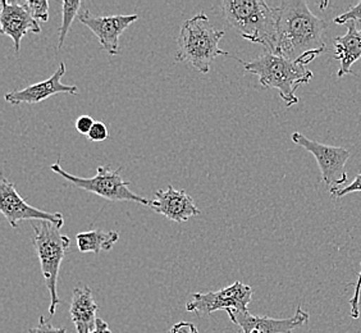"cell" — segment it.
<instances>
[{"label": "cell", "mask_w": 361, "mask_h": 333, "mask_svg": "<svg viewBox=\"0 0 361 333\" xmlns=\"http://www.w3.org/2000/svg\"><path fill=\"white\" fill-rule=\"evenodd\" d=\"M277 8L274 54L306 66L326 52V22L310 11L305 0H283Z\"/></svg>", "instance_id": "obj_1"}, {"label": "cell", "mask_w": 361, "mask_h": 333, "mask_svg": "<svg viewBox=\"0 0 361 333\" xmlns=\"http://www.w3.org/2000/svg\"><path fill=\"white\" fill-rule=\"evenodd\" d=\"M224 21L245 40L274 53L277 45L278 8L263 0H224L219 3Z\"/></svg>", "instance_id": "obj_2"}, {"label": "cell", "mask_w": 361, "mask_h": 333, "mask_svg": "<svg viewBox=\"0 0 361 333\" xmlns=\"http://www.w3.org/2000/svg\"><path fill=\"white\" fill-rule=\"evenodd\" d=\"M224 36L223 30L212 26L207 14H196L183 22L177 39L178 49L174 61L186 63L200 73H209L212 62L221 56H229L228 52L219 48V42Z\"/></svg>", "instance_id": "obj_3"}, {"label": "cell", "mask_w": 361, "mask_h": 333, "mask_svg": "<svg viewBox=\"0 0 361 333\" xmlns=\"http://www.w3.org/2000/svg\"><path fill=\"white\" fill-rule=\"evenodd\" d=\"M238 62H241L247 73L259 77V83L263 87L277 89L279 97L288 108L299 103V97L295 92L300 85L307 83L313 78V72L305 64L293 62L269 52L249 62L241 59H238Z\"/></svg>", "instance_id": "obj_4"}, {"label": "cell", "mask_w": 361, "mask_h": 333, "mask_svg": "<svg viewBox=\"0 0 361 333\" xmlns=\"http://www.w3.org/2000/svg\"><path fill=\"white\" fill-rule=\"evenodd\" d=\"M61 226L49 221H36L32 223L34 237L32 243L40 262L42 276L50 295L49 314L54 315L61 304L58 296V277L66 251L70 249L71 240L61 232Z\"/></svg>", "instance_id": "obj_5"}, {"label": "cell", "mask_w": 361, "mask_h": 333, "mask_svg": "<svg viewBox=\"0 0 361 333\" xmlns=\"http://www.w3.org/2000/svg\"><path fill=\"white\" fill-rule=\"evenodd\" d=\"M50 168L53 172H56L59 176H62L63 178L70 181L75 188H81L87 193H92V194L97 195L106 200L139 202L146 207H149V204H150L147 199L135 194L130 190L128 188L130 182L123 181V178L121 177L122 166H119L118 169H116V171H111L109 166H99L97 174L91 178H82V177H77L75 174L66 172L61 166V158H58L56 163Z\"/></svg>", "instance_id": "obj_6"}, {"label": "cell", "mask_w": 361, "mask_h": 333, "mask_svg": "<svg viewBox=\"0 0 361 333\" xmlns=\"http://www.w3.org/2000/svg\"><path fill=\"white\" fill-rule=\"evenodd\" d=\"M292 141L295 144L306 149L309 153L313 154L318 162L322 178L329 188L331 196L340 191L341 186L348 181L346 163L350 159L351 154L343 147L329 146L320 144L313 140L307 139L300 132L292 133Z\"/></svg>", "instance_id": "obj_7"}, {"label": "cell", "mask_w": 361, "mask_h": 333, "mask_svg": "<svg viewBox=\"0 0 361 333\" xmlns=\"http://www.w3.org/2000/svg\"><path fill=\"white\" fill-rule=\"evenodd\" d=\"M191 298L186 304V310L195 313L199 318L209 317L218 310L247 312V306L252 298V289L236 281L219 291L197 292Z\"/></svg>", "instance_id": "obj_8"}, {"label": "cell", "mask_w": 361, "mask_h": 333, "mask_svg": "<svg viewBox=\"0 0 361 333\" xmlns=\"http://www.w3.org/2000/svg\"><path fill=\"white\" fill-rule=\"evenodd\" d=\"M0 212L11 227L16 229L21 221H49L63 227L62 213H49L30 205L14 188L13 182L1 177L0 181Z\"/></svg>", "instance_id": "obj_9"}, {"label": "cell", "mask_w": 361, "mask_h": 333, "mask_svg": "<svg viewBox=\"0 0 361 333\" xmlns=\"http://www.w3.org/2000/svg\"><path fill=\"white\" fill-rule=\"evenodd\" d=\"M78 21L90 28L92 34L99 39L102 48L111 56H117L119 53V36L127 28L139 20L137 14H118L108 17H95L85 9L78 14Z\"/></svg>", "instance_id": "obj_10"}, {"label": "cell", "mask_w": 361, "mask_h": 333, "mask_svg": "<svg viewBox=\"0 0 361 333\" xmlns=\"http://www.w3.org/2000/svg\"><path fill=\"white\" fill-rule=\"evenodd\" d=\"M28 32L40 34L42 28L30 13L26 3H18L16 0H1L0 34L9 36L13 40L16 53L20 52L22 37Z\"/></svg>", "instance_id": "obj_11"}, {"label": "cell", "mask_w": 361, "mask_h": 333, "mask_svg": "<svg viewBox=\"0 0 361 333\" xmlns=\"http://www.w3.org/2000/svg\"><path fill=\"white\" fill-rule=\"evenodd\" d=\"M231 320L243 329V333L257 331L260 333H292L300 327L305 326L309 322V314L298 306L296 313L292 318L287 320H274L269 317L252 315L247 312H227Z\"/></svg>", "instance_id": "obj_12"}, {"label": "cell", "mask_w": 361, "mask_h": 333, "mask_svg": "<svg viewBox=\"0 0 361 333\" xmlns=\"http://www.w3.org/2000/svg\"><path fill=\"white\" fill-rule=\"evenodd\" d=\"M149 208L177 223L186 222L191 217L202 214L192 198L183 190H176L172 185H168L166 191L158 190Z\"/></svg>", "instance_id": "obj_13"}, {"label": "cell", "mask_w": 361, "mask_h": 333, "mask_svg": "<svg viewBox=\"0 0 361 333\" xmlns=\"http://www.w3.org/2000/svg\"><path fill=\"white\" fill-rule=\"evenodd\" d=\"M66 73V63L62 62L59 64V68L56 71V73L48 80L42 81V83H35L27 86L26 89L22 90H14L12 92H8L4 99L8 103L12 105L22 104H37L47 100L48 97L58 94H77V86H71V85H64L62 83V77Z\"/></svg>", "instance_id": "obj_14"}, {"label": "cell", "mask_w": 361, "mask_h": 333, "mask_svg": "<svg viewBox=\"0 0 361 333\" xmlns=\"http://www.w3.org/2000/svg\"><path fill=\"white\" fill-rule=\"evenodd\" d=\"M97 306L89 286H77L72 292L71 320L76 327L77 333H90L97 325Z\"/></svg>", "instance_id": "obj_15"}, {"label": "cell", "mask_w": 361, "mask_h": 333, "mask_svg": "<svg viewBox=\"0 0 361 333\" xmlns=\"http://www.w3.org/2000/svg\"><path fill=\"white\" fill-rule=\"evenodd\" d=\"M334 58L340 61L337 76L343 77L351 73V67L361 58V30L356 28L354 21L348 22V32L334 39Z\"/></svg>", "instance_id": "obj_16"}, {"label": "cell", "mask_w": 361, "mask_h": 333, "mask_svg": "<svg viewBox=\"0 0 361 333\" xmlns=\"http://www.w3.org/2000/svg\"><path fill=\"white\" fill-rule=\"evenodd\" d=\"M119 234L116 231H102L92 229L87 232H81L76 236L77 248L81 253H94L100 254L102 251L109 250L118 243Z\"/></svg>", "instance_id": "obj_17"}, {"label": "cell", "mask_w": 361, "mask_h": 333, "mask_svg": "<svg viewBox=\"0 0 361 333\" xmlns=\"http://www.w3.org/2000/svg\"><path fill=\"white\" fill-rule=\"evenodd\" d=\"M81 7H82V1L80 0H63L62 1V26L59 28V40H58V49H61L66 40V36L70 31L71 26L73 20L78 17V14L81 13Z\"/></svg>", "instance_id": "obj_18"}, {"label": "cell", "mask_w": 361, "mask_h": 333, "mask_svg": "<svg viewBox=\"0 0 361 333\" xmlns=\"http://www.w3.org/2000/svg\"><path fill=\"white\" fill-rule=\"evenodd\" d=\"M26 6L36 21H49V1L47 0H28L26 1Z\"/></svg>", "instance_id": "obj_19"}, {"label": "cell", "mask_w": 361, "mask_h": 333, "mask_svg": "<svg viewBox=\"0 0 361 333\" xmlns=\"http://www.w3.org/2000/svg\"><path fill=\"white\" fill-rule=\"evenodd\" d=\"M351 21H361V0L355 7L350 8L348 12L337 16L334 20V23L337 25H348V22Z\"/></svg>", "instance_id": "obj_20"}, {"label": "cell", "mask_w": 361, "mask_h": 333, "mask_svg": "<svg viewBox=\"0 0 361 333\" xmlns=\"http://www.w3.org/2000/svg\"><path fill=\"white\" fill-rule=\"evenodd\" d=\"M108 136H109V132H108L106 126L100 121H95L91 131L87 135V139L92 141V143H103V141L108 139Z\"/></svg>", "instance_id": "obj_21"}, {"label": "cell", "mask_w": 361, "mask_h": 333, "mask_svg": "<svg viewBox=\"0 0 361 333\" xmlns=\"http://www.w3.org/2000/svg\"><path fill=\"white\" fill-rule=\"evenodd\" d=\"M28 333H67V329L64 327L56 328V327L50 323V320H45L42 315L39 318L37 326L34 327V328H30Z\"/></svg>", "instance_id": "obj_22"}, {"label": "cell", "mask_w": 361, "mask_h": 333, "mask_svg": "<svg viewBox=\"0 0 361 333\" xmlns=\"http://www.w3.org/2000/svg\"><path fill=\"white\" fill-rule=\"evenodd\" d=\"M360 292L361 271L360 274H359V278H357L356 286H355L354 296H353L351 300H350V305H351V312H350V315H351V318H354V320H357V318H359V315H360V308H359V304H360Z\"/></svg>", "instance_id": "obj_23"}, {"label": "cell", "mask_w": 361, "mask_h": 333, "mask_svg": "<svg viewBox=\"0 0 361 333\" xmlns=\"http://www.w3.org/2000/svg\"><path fill=\"white\" fill-rule=\"evenodd\" d=\"M356 191H361V174H357L355 177V180L351 182V185H348V186L341 188L340 191H337L332 198H342L345 195L356 193Z\"/></svg>", "instance_id": "obj_24"}, {"label": "cell", "mask_w": 361, "mask_h": 333, "mask_svg": "<svg viewBox=\"0 0 361 333\" xmlns=\"http://www.w3.org/2000/svg\"><path fill=\"white\" fill-rule=\"evenodd\" d=\"M94 123H95V121H94L90 116H81V117H78V119L76 121V130L80 132V133L87 136Z\"/></svg>", "instance_id": "obj_25"}, {"label": "cell", "mask_w": 361, "mask_h": 333, "mask_svg": "<svg viewBox=\"0 0 361 333\" xmlns=\"http://www.w3.org/2000/svg\"><path fill=\"white\" fill-rule=\"evenodd\" d=\"M167 333H199V329L191 322H178Z\"/></svg>", "instance_id": "obj_26"}, {"label": "cell", "mask_w": 361, "mask_h": 333, "mask_svg": "<svg viewBox=\"0 0 361 333\" xmlns=\"http://www.w3.org/2000/svg\"><path fill=\"white\" fill-rule=\"evenodd\" d=\"M90 333H111V331L109 326H108V323H106L104 320L97 318L95 328H94V331H91Z\"/></svg>", "instance_id": "obj_27"}, {"label": "cell", "mask_w": 361, "mask_h": 333, "mask_svg": "<svg viewBox=\"0 0 361 333\" xmlns=\"http://www.w3.org/2000/svg\"><path fill=\"white\" fill-rule=\"evenodd\" d=\"M247 333H260V332H257V331H250V332H247Z\"/></svg>", "instance_id": "obj_28"}, {"label": "cell", "mask_w": 361, "mask_h": 333, "mask_svg": "<svg viewBox=\"0 0 361 333\" xmlns=\"http://www.w3.org/2000/svg\"><path fill=\"white\" fill-rule=\"evenodd\" d=\"M238 333H241V332H238Z\"/></svg>", "instance_id": "obj_29"}]
</instances>
